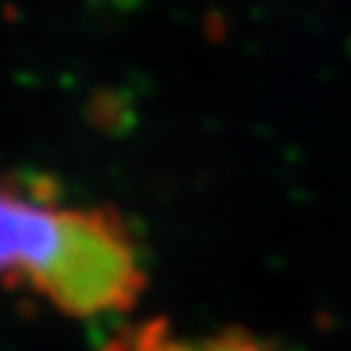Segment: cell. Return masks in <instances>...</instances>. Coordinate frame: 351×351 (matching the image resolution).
<instances>
[{
	"mask_svg": "<svg viewBox=\"0 0 351 351\" xmlns=\"http://www.w3.org/2000/svg\"><path fill=\"white\" fill-rule=\"evenodd\" d=\"M71 317L128 313L146 289L138 245L110 206L68 208L52 261L26 284Z\"/></svg>",
	"mask_w": 351,
	"mask_h": 351,
	"instance_id": "cell-1",
	"label": "cell"
},
{
	"mask_svg": "<svg viewBox=\"0 0 351 351\" xmlns=\"http://www.w3.org/2000/svg\"><path fill=\"white\" fill-rule=\"evenodd\" d=\"M68 208L0 185V278L26 287L52 261Z\"/></svg>",
	"mask_w": 351,
	"mask_h": 351,
	"instance_id": "cell-2",
	"label": "cell"
},
{
	"mask_svg": "<svg viewBox=\"0 0 351 351\" xmlns=\"http://www.w3.org/2000/svg\"><path fill=\"white\" fill-rule=\"evenodd\" d=\"M101 351H281L242 328H224L216 333H182L164 317L114 328Z\"/></svg>",
	"mask_w": 351,
	"mask_h": 351,
	"instance_id": "cell-3",
	"label": "cell"
}]
</instances>
